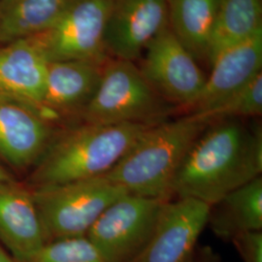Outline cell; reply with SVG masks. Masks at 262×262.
I'll return each instance as SVG.
<instances>
[{
	"mask_svg": "<svg viewBox=\"0 0 262 262\" xmlns=\"http://www.w3.org/2000/svg\"><path fill=\"white\" fill-rule=\"evenodd\" d=\"M261 172L260 124L249 127L241 119L213 120L182 162L170 197L192 198L212 206Z\"/></svg>",
	"mask_w": 262,
	"mask_h": 262,
	"instance_id": "cell-1",
	"label": "cell"
},
{
	"mask_svg": "<svg viewBox=\"0 0 262 262\" xmlns=\"http://www.w3.org/2000/svg\"><path fill=\"white\" fill-rule=\"evenodd\" d=\"M187 114L148 127L105 176L128 193L170 200V187L186 156L208 124Z\"/></svg>",
	"mask_w": 262,
	"mask_h": 262,
	"instance_id": "cell-2",
	"label": "cell"
},
{
	"mask_svg": "<svg viewBox=\"0 0 262 262\" xmlns=\"http://www.w3.org/2000/svg\"><path fill=\"white\" fill-rule=\"evenodd\" d=\"M151 125L84 122L53 139L31 176L38 187L105 175Z\"/></svg>",
	"mask_w": 262,
	"mask_h": 262,
	"instance_id": "cell-3",
	"label": "cell"
},
{
	"mask_svg": "<svg viewBox=\"0 0 262 262\" xmlns=\"http://www.w3.org/2000/svg\"><path fill=\"white\" fill-rule=\"evenodd\" d=\"M175 110L150 86L135 62L109 58L82 117L89 123L155 125L167 121Z\"/></svg>",
	"mask_w": 262,
	"mask_h": 262,
	"instance_id": "cell-4",
	"label": "cell"
},
{
	"mask_svg": "<svg viewBox=\"0 0 262 262\" xmlns=\"http://www.w3.org/2000/svg\"><path fill=\"white\" fill-rule=\"evenodd\" d=\"M128 193L105 175L32 191L47 242L84 237L104 211Z\"/></svg>",
	"mask_w": 262,
	"mask_h": 262,
	"instance_id": "cell-5",
	"label": "cell"
},
{
	"mask_svg": "<svg viewBox=\"0 0 262 262\" xmlns=\"http://www.w3.org/2000/svg\"><path fill=\"white\" fill-rule=\"evenodd\" d=\"M112 0H71L54 24L33 36L48 61L104 64L105 29Z\"/></svg>",
	"mask_w": 262,
	"mask_h": 262,
	"instance_id": "cell-6",
	"label": "cell"
},
{
	"mask_svg": "<svg viewBox=\"0 0 262 262\" xmlns=\"http://www.w3.org/2000/svg\"><path fill=\"white\" fill-rule=\"evenodd\" d=\"M167 199L125 193L114 201L85 237L106 262H130L149 242Z\"/></svg>",
	"mask_w": 262,
	"mask_h": 262,
	"instance_id": "cell-7",
	"label": "cell"
},
{
	"mask_svg": "<svg viewBox=\"0 0 262 262\" xmlns=\"http://www.w3.org/2000/svg\"><path fill=\"white\" fill-rule=\"evenodd\" d=\"M142 55L138 68L146 81L165 101L187 112L196 101L206 82L207 77L196 59L169 26L150 41Z\"/></svg>",
	"mask_w": 262,
	"mask_h": 262,
	"instance_id": "cell-8",
	"label": "cell"
},
{
	"mask_svg": "<svg viewBox=\"0 0 262 262\" xmlns=\"http://www.w3.org/2000/svg\"><path fill=\"white\" fill-rule=\"evenodd\" d=\"M211 206L192 198L167 200L149 242L130 262H188L208 224Z\"/></svg>",
	"mask_w": 262,
	"mask_h": 262,
	"instance_id": "cell-9",
	"label": "cell"
},
{
	"mask_svg": "<svg viewBox=\"0 0 262 262\" xmlns=\"http://www.w3.org/2000/svg\"><path fill=\"white\" fill-rule=\"evenodd\" d=\"M167 26L168 0H112L105 29L107 55L135 62Z\"/></svg>",
	"mask_w": 262,
	"mask_h": 262,
	"instance_id": "cell-10",
	"label": "cell"
},
{
	"mask_svg": "<svg viewBox=\"0 0 262 262\" xmlns=\"http://www.w3.org/2000/svg\"><path fill=\"white\" fill-rule=\"evenodd\" d=\"M210 66L211 74L187 114L206 116L262 73V30L222 52Z\"/></svg>",
	"mask_w": 262,
	"mask_h": 262,
	"instance_id": "cell-11",
	"label": "cell"
},
{
	"mask_svg": "<svg viewBox=\"0 0 262 262\" xmlns=\"http://www.w3.org/2000/svg\"><path fill=\"white\" fill-rule=\"evenodd\" d=\"M53 139L51 121L38 109L0 96V156L11 165L38 162Z\"/></svg>",
	"mask_w": 262,
	"mask_h": 262,
	"instance_id": "cell-12",
	"label": "cell"
},
{
	"mask_svg": "<svg viewBox=\"0 0 262 262\" xmlns=\"http://www.w3.org/2000/svg\"><path fill=\"white\" fill-rule=\"evenodd\" d=\"M0 242L17 262H29L47 243L32 192L13 179L0 184Z\"/></svg>",
	"mask_w": 262,
	"mask_h": 262,
	"instance_id": "cell-13",
	"label": "cell"
},
{
	"mask_svg": "<svg viewBox=\"0 0 262 262\" xmlns=\"http://www.w3.org/2000/svg\"><path fill=\"white\" fill-rule=\"evenodd\" d=\"M48 62L33 37L0 48V96L28 104L51 121L42 106Z\"/></svg>",
	"mask_w": 262,
	"mask_h": 262,
	"instance_id": "cell-14",
	"label": "cell"
},
{
	"mask_svg": "<svg viewBox=\"0 0 262 262\" xmlns=\"http://www.w3.org/2000/svg\"><path fill=\"white\" fill-rule=\"evenodd\" d=\"M104 64L84 61H49L42 106L52 121L61 114L80 111L93 99Z\"/></svg>",
	"mask_w": 262,
	"mask_h": 262,
	"instance_id": "cell-15",
	"label": "cell"
},
{
	"mask_svg": "<svg viewBox=\"0 0 262 262\" xmlns=\"http://www.w3.org/2000/svg\"><path fill=\"white\" fill-rule=\"evenodd\" d=\"M207 225L216 237L225 241H231L235 236L246 232L261 231V176L230 191L213 204Z\"/></svg>",
	"mask_w": 262,
	"mask_h": 262,
	"instance_id": "cell-16",
	"label": "cell"
},
{
	"mask_svg": "<svg viewBox=\"0 0 262 262\" xmlns=\"http://www.w3.org/2000/svg\"><path fill=\"white\" fill-rule=\"evenodd\" d=\"M222 0H168V26L196 60H207Z\"/></svg>",
	"mask_w": 262,
	"mask_h": 262,
	"instance_id": "cell-17",
	"label": "cell"
},
{
	"mask_svg": "<svg viewBox=\"0 0 262 262\" xmlns=\"http://www.w3.org/2000/svg\"><path fill=\"white\" fill-rule=\"evenodd\" d=\"M71 0H5L0 8V43L33 37L50 28Z\"/></svg>",
	"mask_w": 262,
	"mask_h": 262,
	"instance_id": "cell-18",
	"label": "cell"
},
{
	"mask_svg": "<svg viewBox=\"0 0 262 262\" xmlns=\"http://www.w3.org/2000/svg\"><path fill=\"white\" fill-rule=\"evenodd\" d=\"M261 30L260 0H222L209 48V64L226 49Z\"/></svg>",
	"mask_w": 262,
	"mask_h": 262,
	"instance_id": "cell-19",
	"label": "cell"
},
{
	"mask_svg": "<svg viewBox=\"0 0 262 262\" xmlns=\"http://www.w3.org/2000/svg\"><path fill=\"white\" fill-rule=\"evenodd\" d=\"M261 114L262 73H260L204 117L213 121L225 118L242 119L260 117Z\"/></svg>",
	"mask_w": 262,
	"mask_h": 262,
	"instance_id": "cell-20",
	"label": "cell"
},
{
	"mask_svg": "<svg viewBox=\"0 0 262 262\" xmlns=\"http://www.w3.org/2000/svg\"><path fill=\"white\" fill-rule=\"evenodd\" d=\"M29 262L106 261L84 236L47 242Z\"/></svg>",
	"mask_w": 262,
	"mask_h": 262,
	"instance_id": "cell-21",
	"label": "cell"
},
{
	"mask_svg": "<svg viewBox=\"0 0 262 262\" xmlns=\"http://www.w3.org/2000/svg\"><path fill=\"white\" fill-rule=\"evenodd\" d=\"M243 262H262V232L251 231L237 235L230 241Z\"/></svg>",
	"mask_w": 262,
	"mask_h": 262,
	"instance_id": "cell-22",
	"label": "cell"
},
{
	"mask_svg": "<svg viewBox=\"0 0 262 262\" xmlns=\"http://www.w3.org/2000/svg\"><path fill=\"white\" fill-rule=\"evenodd\" d=\"M188 262H225L211 247H197Z\"/></svg>",
	"mask_w": 262,
	"mask_h": 262,
	"instance_id": "cell-23",
	"label": "cell"
},
{
	"mask_svg": "<svg viewBox=\"0 0 262 262\" xmlns=\"http://www.w3.org/2000/svg\"><path fill=\"white\" fill-rule=\"evenodd\" d=\"M11 262H17V261H16V260H12V261H11Z\"/></svg>",
	"mask_w": 262,
	"mask_h": 262,
	"instance_id": "cell-24",
	"label": "cell"
}]
</instances>
